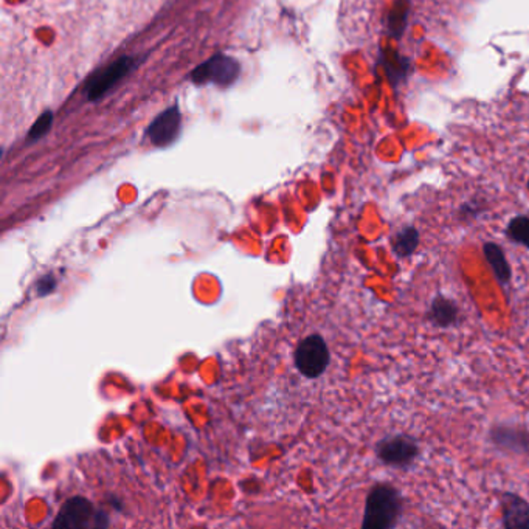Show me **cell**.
<instances>
[{"label": "cell", "instance_id": "7a4b0ae2", "mask_svg": "<svg viewBox=\"0 0 529 529\" xmlns=\"http://www.w3.org/2000/svg\"><path fill=\"white\" fill-rule=\"evenodd\" d=\"M330 362V348L322 335H309L298 343L295 351V365L303 376L317 379L326 371Z\"/></svg>", "mask_w": 529, "mask_h": 529}, {"label": "cell", "instance_id": "8992f818", "mask_svg": "<svg viewBox=\"0 0 529 529\" xmlns=\"http://www.w3.org/2000/svg\"><path fill=\"white\" fill-rule=\"evenodd\" d=\"M489 440L500 452L529 455V427L520 424H497L489 430Z\"/></svg>", "mask_w": 529, "mask_h": 529}, {"label": "cell", "instance_id": "2e32d148", "mask_svg": "<svg viewBox=\"0 0 529 529\" xmlns=\"http://www.w3.org/2000/svg\"><path fill=\"white\" fill-rule=\"evenodd\" d=\"M52 123H54V113L52 112H44L41 117L36 120L33 128L29 130V140H39L41 137L46 136L48 130H50V128H52Z\"/></svg>", "mask_w": 529, "mask_h": 529}, {"label": "cell", "instance_id": "d6986e66", "mask_svg": "<svg viewBox=\"0 0 529 529\" xmlns=\"http://www.w3.org/2000/svg\"><path fill=\"white\" fill-rule=\"evenodd\" d=\"M528 189H529V181H528Z\"/></svg>", "mask_w": 529, "mask_h": 529}, {"label": "cell", "instance_id": "6da1fadb", "mask_svg": "<svg viewBox=\"0 0 529 529\" xmlns=\"http://www.w3.org/2000/svg\"><path fill=\"white\" fill-rule=\"evenodd\" d=\"M402 497L398 489L381 483L371 489L365 500L362 529H393L402 516Z\"/></svg>", "mask_w": 529, "mask_h": 529}, {"label": "cell", "instance_id": "3957f363", "mask_svg": "<svg viewBox=\"0 0 529 529\" xmlns=\"http://www.w3.org/2000/svg\"><path fill=\"white\" fill-rule=\"evenodd\" d=\"M374 450L383 465L404 469L418 459L421 447L413 436L390 435L377 441Z\"/></svg>", "mask_w": 529, "mask_h": 529}, {"label": "cell", "instance_id": "30bf717a", "mask_svg": "<svg viewBox=\"0 0 529 529\" xmlns=\"http://www.w3.org/2000/svg\"><path fill=\"white\" fill-rule=\"evenodd\" d=\"M425 318L438 330H449V328L458 326L461 322V311L457 301H453L446 295L438 294L430 303Z\"/></svg>", "mask_w": 529, "mask_h": 529}, {"label": "cell", "instance_id": "ba28073f", "mask_svg": "<svg viewBox=\"0 0 529 529\" xmlns=\"http://www.w3.org/2000/svg\"><path fill=\"white\" fill-rule=\"evenodd\" d=\"M179 130H181V112L177 106H174L166 109L154 120L147 130V137L155 147H168L170 143L176 140Z\"/></svg>", "mask_w": 529, "mask_h": 529}, {"label": "cell", "instance_id": "5bb4252c", "mask_svg": "<svg viewBox=\"0 0 529 529\" xmlns=\"http://www.w3.org/2000/svg\"><path fill=\"white\" fill-rule=\"evenodd\" d=\"M508 239L529 248V216H516L506 227Z\"/></svg>", "mask_w": 529, "mask_h": 529}, {"label": "cell", "instance_id": "5b68a950", "mask_svg": "<svg viewBox=\"0 0 529 529\" xmlns=\"http://www.w3.org/2000/svg\"><path fill=\"white\" fill-rule=\"evenodd\" d=\"M239 77V64L230 56L216 55L206 63L199 65L191 73V80L196 84L213 83L218 86H229Z\"/></svg>", "mask_w": 529, "mask_h": 529}, {"label": "cell", "instance_id": "52a82bcc", "mask_svg": "<svg viewBox=\"0 0 529 529\" xmlns=\"http://www.w3.org/2000/svg\"><path fill=\"white\" fill-rule=\"evenodd\" d=\"M136 67V59L130 56H122L115 63H112L105 71L95 75L88 84V97L90 101L103 98L107 92H111L123 78L130 75V71Z\"/></svg>", "mask_w": 529, "mask_h": 529}, {"label": "cell", "instance_id": "4fadbf2b", "mask_svg": "<svg viewBox=\"0 0 529 529\" xmlns=\"http://www.w3.org/2000/svg\"><path fill=\"white\" fill-rule=\"evenodd\" d=\"M410 10V0H396L389 16V31L394 39H400L406 31L407 18Z\"/></svg>", "mask_w": 529, "mask_h": 529}, {"label": "cell", "instance_id": "ac0fdd59", "mask_svg": "<svg viewBox=\"0 0 529 529\" xmlns=\"http://www.w3.org/2000/svg\"><path fill=\"white\" fill-rule=\"evenodd\" d=\"M54 289L55 278L48 275V277L42 278L41 281H39V288H38V290H39V294L46 295L50 294Z\"/></svg>", "mask_w": 529, "mask_h": 529}, {"label": "cell", "instance_id": "277c9868", "mask_svg": "<svg viewBox=\"0 0 529 529\" xmlns=\"http://www.w3.org/2000/svg\"><path fill=\"white\" fill-rule=\"evenodd\" d=\"M55 528H90L107 526V518L95 509L90 501L83 497H75L65 501L55 518Z\"/></svg>", "mask_w": 529, "mask_h": 529}, {"label": "cell", "instance_id": "9a60e30c", "mask_svg": "<svg viewBox=\"0 0 529 529\" xmlns=\"http://www.w3.org/2000/svg\"><path fill=\"white\" fill-rule=\"evenodd\" d=\"M385 69L389 71L390 80L396 86L398 81L406 78L408 64H407L406 59L400 58L399 55L391 50L390 54L385 55Z\"/></svg>", "mask_w": 529, "mask_h": 529}, {"label": "cell", "instance_id": "8fae6325", "mask_svg": "<svg viewBox=\"0 0 529 529\" xmlns=\"http://www.w3.org/2000/svg\"><path fill=\"white\" fill-rule=\"evenodd\" d=\"M483 255L491 265L495 280L500 282L501 286H508L511 282L512 271L506 258L505 250L497 242H484Z\"/></svg>", "mask_w": 529, "mask_h": 529}, {"label": "cell", "instance_id": "7c38bea8", "mask_svg": "<svg viewBox=\"0 0 529 529\" xmlns=\"http://www.w3.org/2000/svg\"><path fill=\"white\" fill-rule=\"evenodd\" d=\"M419 241H421L419 230L413 225H406L391 236L390 246L398 258H410L419 248Z\"/></svg>", "mask_w": 529, "mask_h": 529}, {"label": "cell", "instance_id": "9c48e42d", "mask_svg": "<svg viewBox=\"0 0 529 529\" xmlns=\"http://www.w3.org/2000/svg\"><path fill=\"white\" fill-rule=\"evenodd\" d=\"M501 525L506 529H529V503L514 492L500 494Z\"/></svg>", "mask_w": 529, "mask_h": 529}, {"label": "cell", "instance_id": "e0dca14e", "mask_svg": "<svg viewBox=\"0 0 529 529\" xmlns=\"http://www.w3.org/2000/svg\"><path fill=\"white\" fill-rule=\"evenodd\" d=\"M478 214H480V208L476 204H466L459 208V218L461 219L478 218Z\"/></svg>", "mask_w": 529, "mask_h": 529}]
</instances>
